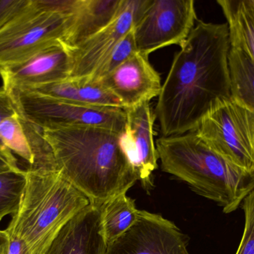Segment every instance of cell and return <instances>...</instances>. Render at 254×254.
<instances>
[{"mask_svg":"<svg viewBox=\"0 0 254 254\" xmlns=\"http://www.w3.org/2000/svg\"><path fill=\"white\" fill-rule=\"evenodd\" d=\"M25 171L20 205L5 231L22 239L31 254H43L64 224L90 201L61 171Z\"/></svg>","mask_w":254,"mask_h":254,"instance_id":"4","label":"cell"},{"mask_svg":"<svg viewBox=\"0 0 254 254\" xmlns=\"http://www.w3.org/2000/svg\"><path fill=\"white\" fill-rule=\"evenodd\" d=\"M122 0H77L72 23L63 43L74 49L113 20Z\"/></svg>","mask_w":254,"mask_h":254,"instance_id":"15","label":"cell"},{"mask_svg":"<svg viewBox=\"0 0 254 254\" xmlns=\"http://www.w3.org/2000/svg\"><path fill=\"white\" fill-rule=\"evenodd\" d=\"M241 206L245 213L244 232L236 254H254V189Z\"/></svg>","mask_w":254,"mask_h":254,"instance_id":"23","label":"cell"},{"mask_svg":"<svg viewBox=\"0 0 254 254\" xmlns=\"http://www.w3.org/2000/svg\"><path fill=\"white\" fill-rule=\"evenodd\" d=\"M149 2V0H122L120 10L111 22L77 47L68 48L72 58L70 78L89 77L133 28Z\"/></svg>","mask_w":254,"mask_h":254,"instance_id":"10","label":"cell"},{"mask_svg":"<svg viewBox=\"0 0 254 254\" xmlns=\"http://www.w3.org/2000/svg\"><path fill=\"white\" fill-rule=\"evenodd\" d=\"M42 132L62 175L90 203L103 205L137 181L125 150L124 132L92 126Z\"/></svg>","mask_w":254,"mask_h":254,"instance_id":"2","label":"cell"},{"mask_svg":"<svg viewBox=\"0 0 254 254\" xmlns=\"http://www.w3.org/2000/svg\"><path fill=\"white\" fill-rule=\"evenodd\" d=\"M155 146L162 171L216 202L225 213L237 210L254 189V172L230 164L195 131L161 137Z\"/></svg>","mask_w":254,"mask_h":254,"instance_id":"3","label":"cell"},{"mask_svg":"<svg viewBox=\"0 0 254 254\" xmlns=\"http://www.w3.org/2000/svg\"><path fill=\"white\" fill-rule=\"evenodd\" d=\"M137 52L133 28L116 44L88 79L98 82Z\"/></svg>","mask_w":254,"mask_h":254,"instance_id":"22","label":"cell"},{"mask_svg":"<svg viewBox=\"0 0 254 254\" xmlns=\"http://www.w3.org/2000/svg\"><path fill=\"white\" fill-rule=\"evenodd\" d=\"M18 169L20 168L13 154L7 149L0 148V174Z\"/></svg>","mask_w":254,"mask_h":254,"instance_id":"26","label":"cell"},{"mask_svg":"<svg viewBox=\"0 0 254 254\" xmlns=\"http://www.w3.org/2000/svg\"><path fill=\"white\" fill-rule=\"evenodd\" d=\"M72 19L73 14L37 8L31 0L25 11L0 29V68L25 62L63 41Z\"/></svg>","mask_w":254,"mask_h":254,"instance_id":"6","label":"cell"},{"mask_svg":"<svg viewBox=\"0 0 254 254\" xmlns=\"http://www.w3.org/2000/svg\"><path fill=\"white\" fill-rule=\"evenodd\" d=\"M229 29L231 47L254 62V0H218Z\"/></svg>","mask_w":254,"mask_h":254,"instance_id":"17","label":"cell"},{"mask_svg":"<svg viewBox=\"0 0 254 254\" xmlns=\"http://www.w3.org/2000/svg\"><path fill=\"white\" fill-rule=\"evenodd\" d=\"M231 98L254 113V62L240 49L230 48L228 53Z\"/></svg>","mask_w":254,"mask_h":254,"instance_id":"18","label":"cell"},{"mask_svg":"<svg viewBox=\"0 0 254 254\" xmlns=\"http://www.w3.org/2000/svg\"><path fill=\"white\" fill-rule=\"evenodd\" d=\"M103 205L90 203L74 215L43 254H106L108 244L103 229Z\"/></svg>","mask_w":254,"mask_h":254,"instance_id":"14","label":"cell"},{"mask_svg":"<svg viewBox=\"0 0 254 254\" xmlns=\"http://www.w3.org/2000/svg\"><path fill=\"white\" fill-rule=\"evenodd\" d=\"M106 254H190L185 236L161 215L139 210L135 223L107 246Z\"/></svg>","mask_w":254,"mask_h":254,"instance_id":"9","label":"cell"},{"mask_svg":"<svg viewBox=\"0 0 254 254\" xmlns=\"http://www.w3.org/2000/svg\"><path fill=\"white\" fill-rule=\"evenodd\" d=\"M196 20L193 0H149L133 26L137 52L149 56L171 45L180 46Z\"/></svg>","mask_w":254,"mask_h":254,"instance_id":"8","label":"cell"},{"mask_svg":"<svg viewBox=\"0 0 254 254\" xmlns=\"http://www.w3.org/2000/svg\"><path fill=\"white\" fill-rule=\"evenodd\" d=\"M8 92L20 116L41 129L92 126L125 132V109L82 105L22 89Z\"/></svg>","mask_w":254,"mask_h":254,"instance_id":"5","label":"cell"},{"mask_svg":"<svg viewBox=\"0 0 254 254\" xmlns=\"http://www.w3.org/2000/svg\"><path fill=\"white\" fill-rule=\"evenodd\" d=\"M197 134L228 162L254 172V113L233 100L208 113Z\"/></svg>","mask_w":254,"mask_h":254,"instance_id":"7","label":"cell"},{"mask_svg":"<svg viewBox=\"0 0 254 254\" xmlns=\"http://www.w3.org/2000/svg\"><path fill=\"white\" fill-rule=\"evenodd\" d=\"M148 57L136 52L98 81L120 100L125 109L149 102L161 93V77Z\"/></svg>","mask_w":254,"mask_h":254,"instance_id":"12","label":"cell"},{"mask_svg":"<svg viewBox=\"0 0 254 254\" xmlns=\"http://www.w3.org/2000/svg\"><path fill=\"white\" fill-rule=\"evenodd\" d=\"M72 58L70 49L58 42L25 62L1 67L0 76L5 90L29 89L66 80L71 76Z\"/></svg>","mask_w":254,"mask_h":254,"instance_id":"11","label":"cell"},{"mask_svg":"<svg viewBox=\"0 0 254 254\" xmlns=\"http://www.w3.org/2000/svg\"><path fill=\"white\" fill-rule=\"evenodd\" d=\"M180 46L155 108L163 137L195 131L210 112L232 100L228 24L198 20Z\"/></svg>","mask_w":254,"mask_h":254,"instance_id":"1","label":"cell"},{"mask_svg":"<svg viewBox=\"0 0 254 254\" xmlns=\"http://www.w3.org/2000/svg\"><path fill=\"white\" fill-rule=\"evenodd\" d=\"M31 0H0V29L25 11Z\"/></svg>","mask_w":254,"mask_h":254,"instance_id":"24","label":"cell"},{"mask_svg":"<svg viewBox=\"0 0 254 254\" xmlns=\"http://www.w3.org/2000/svg\"><path fill=\"white\" fill-rule=\"evenodd\" d=\"M0 143L26 162L28 167L25 170L35 171V154L24 129L22 118L19 112L0 122Z\"/></svg>","mask_w":254,"mask_h":254,"instance_id":"20","label":"cell"},{"mask_svg":"<svg viewBox=\"0 0 254 254\" xmlns=\"http://www.w3.org/2000/svg\"><path fill=\"white\" fill-rule=\"evenodd\" d=\"M127 122L124 145L136 178L144 189L152 186V172L158 168V153L154 142L155 117L149 102L125 109Z\"/></svg>","mask_w":254,"mask_h":254,"instance_id":"13","label":"cell"},{"mask_svg":"<svg viewBox=\"0 0 254 254\" xmlns=\"http://www.w3.org/2000/svg\"><path fill=\"white\" fill-rule=\"evenodd\" d=\"M22 90L31 91L82 105L124 108L123 104L116 95L107 90L99 82H93L88 78H69L61 82Z\"/></svg>","mask_w":254,"mask_h":254,"instance_id":"16","label":"cell"},{"mask_svg":"<svg viewBox=\"0 0 254 254\" xmlns=\"http://www.w3.org/2000/svg\"><path fill=\"white\" fill-rule=\"evenodd\" d=\"M17 113V109L13 102L10 92L1 87L0 89V122L5 118L13 116ZM0 148L5 149L1 143H0Z\"/></svg>","mask_w":254,"mask_h":254,"instance_id":"25","label":"cell"},{"mask_svg":"<svg viewBox=\"0 0 254 254\" xmlns=\"http://www.w3.org/2000/svg\"><path fill=\"white\" fill-rule=\"evenodd\" d=\"M9 236L5 230H0V254H8Z\"/></svg>","mask_w":254,"mask_h":254,"instance_id":"28","label":"cell"},{"mask_svg":"<svg viewBox=\"0 0 254 254\" xmlns=\"http://www.w3.org/2000/svg\"><path fill=\"white\" fill-rule=\"evenodd\" d=\"M26 181V171L22 169L0 174V222L17 211Z\"/></svg>","mask_w":254,"mask_h":254,"instance_id":"21","label":"cell"},{"mask_svg":"<svg viewBox=\"0 0 254 254\" xmlns=\"http://www.w3.org/2000/svg\"><path fill=\"white\" fill-rule=\"evenodd\" d=\"M139 210L127 192L119 194L103 205L102 224L107 244L117 240L135 223Z\"/></svg>","mask_w":254,"mask_h":254,"instance_id":"19","label":"cell"},{"mask_svg":"<svg viewBox=\"0 0 254 254\" xmlns=\"http://www.w3.org/2000/svg\"><path fill=\"white\" fill-rule=\"evenodd\" d=\"M9 236L8 254H31L27 243L20 237Z\"/></svg>","mask_w":254,"mask_h":254,"instance_id":"27","label":"cell"}]
</instances>
